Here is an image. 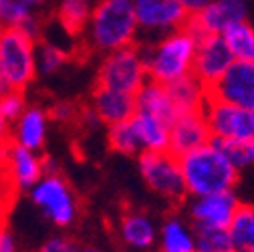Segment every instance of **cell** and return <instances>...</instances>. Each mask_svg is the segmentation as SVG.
I'll use <instances>...</instances> for the list:
<instances>
[{
  "instance_id": "cell-1",
  "label": "cell",
  "mask_w": 254,
  "mask_h": 252,
  "mask_svg": "<svg viewBox=\"0 0 254 252\" xmlns=\"http://www.w3.org/2000/svg\"><path fill=\"white\" fill-rule=\"evenodd\" d=\"M83 37L91 51L101 55L137 45L133 0H95Z\"/></svg>"
},
{
  "instance_id": "cell-2",
  "label": "cell",
  "mask_w": 254,
  "mask_h": 252,
  "mask_svg": "<svg viewBox=\"0 0 254 252\" xmlns=\"http://www.w3.org/2000/svg\"><path fill=\"white\" fill-rule=\"evenodd\" d=\"M186 196H206L216 192L234 190L238 182V170L228 162L222 147L210 139L208 143L178 157Z\"/></svg>"
},
{
  "instance_id": "cell-3",
  "label": "cell",
  "mask_w": 254,
  "mask_h": 252,
  "mask_svg": "<svg viewBox=\"0 0 254 252\" xmlns=\"http://www.w3.org/2000/svg\"><path fill=\"white\" fill-rule=\"evenodd\" d=\"M198 35L188 24L172 33L139 45L147 69V79L160 85H172L192 75Z\"/></svg>"
},
{
  "instance_id": "cell-4",
  "label": "cell",
  "mask_w": 254,
  "mask_h": 252,
  "mask_svg": "<svg viewBox=\"0 0 254 252\" xmlns=\"http://www.w3.org/2000/svg\"><path fill=\"white\" fill-rule=\"evenodd\" d=\"M37 75V39L18 26H4L0 35V81L10 91H24Z\"/></svg>"
},
{
  "instance_id": "cell-5",
  "label": "cell",
  "mask_w": 254,
  "mask_h": 252,
  "mask_svg": "<svg viewBox=\"0 0 254 252\" xmlns=\"http://www.w3.org/2000/svg\"><path fill=\"white\" fill-rule=\"evenodd\" d=\"M147 69L143 61V51L139 45L111 51L103 55L97 69V85L123 91L135 95L147 83Z\"/></svg>"
},
{
  "instance_id": "cell-6",
  "label": "cell",
  "mask_w": 254,
  "mask_h": 252,
  "mask_svg": "<svg viewBox=\"0 0 254 252\" xmlns=\"http://www.w3.org/2000/svg\"><path fill=\"white\" fill-rule=\"evenodd\" d=\"M30 200L53 224L61 228L71 226L79 216L77 194L73 192L71 184L59 174V170L45 174L30 188Z\"/></svg>"
},
{
  "instance_id": "cell-7",
  "label": "cell",
  "mask_w": 254,
  "mask_h": 252,
  "mask_svg": "<svg viewBox=\"0 0 254 252\" xmlns=\"http://www.w3.org/2000/svg\"><path fill=\"white\" fill-rule=\"evenodd\" d=\"M137 170L149 190L170 204H178L186 198V188L178 157L164 151H143L137 155Z\"/></svg>"
},
{
  "instance_id": "cell-8",
  "label": "cell",
  "mask_w": 254,
  "mask_h": 252,
  "mask_svg": "<svg viewBox=\"0 0 254 252\" xmlns=\"http://www.w3.org/2000/svg\"><path fill=\"white\" fill-rule=\"evenodd\" d=\"M202 115L206 119L210 137L214 141H226V139L254 135V117L250 109L220 101L208 95Z\"/></svg>"
},
{
  "instance_id": "cell-9",
  "label": "cell",
  "mask_w": 254,
  "mask_h": 252,
  "mask_svg": "<svg viewBox=\"0 0 254 252\" xmlns=\"http://www.w3.org/2000/svg\"><path fill=\"white\" fill-rule=\"evenodd\" d=\"M133 12L139 37L145 35L149 41L186 26L190 20V14L176 0H133Z\"/></svg>"
},
{
  "instance_id": "cell-10",
  "label": "cell",
  "mask_w": 254,
  "mask_h": 252,
  "mask_svg": "<svg viewBox=\"0 0 254 252\" xmlns=\"http://www.w3.org/2000/svg\"><path fill=\"white\" fill-rule=\"evenodd\" d=\"M208 95L244 109L254 107V61H232L216 85L208 89Z\"/></svg>"
},
{
  "instance_id": "cell-11",
  "label": "cell",
  "mask_w": 254,
  "mask_h": 252,
  "mask_svg": "<svg viewBox=\"0 0 254 252\" xmlns=\"http://www.w3.org/2000/svg\"><path fill=\"white\" fill-rule=\"evenodd\" d=\"M232 61L234 59L222 35H202L198 37V45H196L192 75L206 89H210L226 73V69L232 65Z\"/></svg>"
},
{
  "instance_id": "cell-12",
  "label": "cell",
  "mask_w": 254,
  "mask_h": 252,
  "mask_svg": "<svg viewBox=\"0 0 254 252\" xmlns=\"http://www.w3.org/2000/svg\"><path fill=\"white\" fill-rule=\"evenodd\" d=\"M248 2L246 0H210V2L190 16L188 26L198 37L202 35H222L228 26L246 20Z\"/></svg>"
},
{
  "instance_id": "cell-13",
  "label": "cell",
  "mask_w": 254,
  "mask_h": 252,
  "mask_svg": "<svg viewBox=\"0 0 254 252\" xmlns=\"http://www.w3.org/2000/svg\"><path fill=\"white\" fill-rule=\"evenodd\" d=\"M238 206H240V200L234 194V190L192 198V204H190L192 226L194 228H222V230H226Z\"/></svg>"
},
{
  "instance_id": "cell-14",
  "label": "cell",
  "mask_w": 254,
  "mask_h": 252,
  "mask_svg": "<svg viewBox=\"0 0 254 252\" xmlns=\"http://www.w3.org/2000/svg\"><path fill=\"white\" fill-rule=\"evenodd\" d=\"M210 131L206 119L200 113H182L176 117V121L170 127V141H168V151H172L176 157L192 151L204 143H208Z\"/></svg>"
},
{
  "instance_id": "cell-15",
  "label": "cell",
  "mask_w": 254,
  "mask_h": 252,
  "mask_svg": "<svg viewBox=\"0 0 254 252\" xmlns=\"http://www.w3.org/2000/svg\"><path fill=\"white\" fill-rule=\"evenodd\" d=\"M89 107L93 109L95 115H97L101 125L111 127L115 123L127 121L135 113V99H133V95H129V93L97 85L93 91V95H91Z\"/></svg>"
},
{
  "instance_id": "cell-16",
  "label": "cell",
  "mask_w": 254,
  "mask_h": 252,
  "mask_svg": "<svg viewBox=\"0 0 254 252\" xmlns=\"http://www.w3.org/2000/svg\"><path fill=\"white\" fill-rule=\"evenodd\" d=\"M4 164L18 192L30 190L45 176V157L39 151H30L16 143H10Z\"/></svg>"
},
{
  "instance_id": "cell-17",
  "label": "cell",
  "mask_w": 254,
  "mask_h": 252,
  "mask_svg": "<svg viewBox=\"0 0 254 252\" xmlns=\"http://www.w3.org/2000/svg\"><path fill=\"white\" fill-rule=\"evenodd\" d=\"M49 113L41 107H26L24 113L10 125L12 143L30 151H41L49 133Z\"/></svg>"
},
{
  "instance_id": "cell-18",
  "label": "cell",
  "mask_w": 254,
  "mask_h": 252,
  "mask_svg": "<svg viewBox=\"0 0 254 252\" xmlns=\"http://www.w3.org/2000/svg\"><path fill=\"white\" fill-rule=\"evenodd\" d=\"M119 238L131 250H151L157 242V226L143 210H129L119 220Z\"/></svg>"
},
{
  "instance_id": "cell-19",
  "label": "cell",
  "mask_w": 254,
  "mask_h": 252,
  "mask_svg": "<svg viewBox=\"0 0 254 252\" xmlns=\"http://www.w3.org/2000/svg\"><path fill=\"white\" fill-rule=\"evenodd\" d=\"M133 99H135V113L155 117V119L164 121L166 125H170V127L178 117V111L170 99L166 85L147 81L133 95Z\"/></svg>"
},
{
  "instance_id": "cell-20",
  "label": "cell",
  "mask_w": 254,
  "mask_h": 252,
  "mask_svg": "<svg viewBox=\"0 0 254 252\" xmlns=\"http://www.w3.org/2000/svg\"><path fill=\"white\" fill-rule=\"evenodd\" d=\"M160 252H196V232L188 220L180 216L166 218L157 230Z\"/></svg>"
},
{
  "instance_id": "cell-21",
  "label": "cell",
  "mask_w": 254,
  "mask_h": 252,
  "mask_svg": "<svg viewBox=\"0 0 254 252\" xmlns=\"http://www.w3.org/2000/svg\"><path fill=\"white\" fill-rule=\"evenodd\" d=\"M168 93H170V99H172L178 115L200 113L208 99V89L194 75L184 77V79L168 85Z\"/></svg>"
},
{
  "instance_id": "cell-22",
  "label": "cell",
  "mask_w": 254,
  "mask_h": 252,
  "mask_svg": "<svg viewBox=\"0 0 254 252\" xmlns=\"http://www.w3.org/2000/svg\"><path fill=\"white\" fill-rule=\"evenodd\" d=\"M131 123H133L135 133L139 137V143H141V153L143 151H164V149H168L170 125H166L164 121L155 119V117L141 115V113H133Z\"/></svg>"
},
{
  "instance_id": "cell-23",
  "label": "cell",
  "mask_w": 254,
  "mask_h": 252,
  "mask_svg": "<svg viewBox=\"0 0 254 252\" xmlns=\"http://www.w3.org/2000/svg\"><path fill=\"white\" fill-rule=\"evenodd\" d=\"M226 232H228L232 250L254 252V206L240 202Z\"/></svg>"
},
{
  "instance_id": "cell-24",
  "label": "cell",
  "mask_w": 254,
  "mask_h": 252,
  "mask_svg": "<svg viewBox=\"0 0 254 252\" xmlns=\"http://www.w3.org/2000/svg\"><path fill=\"white\" fill-rule=\"evenodd\" d=\"M93 2L95 0H61L57 6V20L63 33H67L69 37H83Z\"/></svg>"
},
{
  "instance_id": "cell-25",
  "label": "cell",
  "mask_w": 254,
  "mask_h": 252,
  "mask_svg": "<svg viewBox=\"0 0 254 252\" xmlns=\"http://www.w3.org/2000/svg\"><path fill=\"white\" fill-rule=\"evenodd\" d=\"M234 61H254V26L248 20H240L222 33Z\"/></svg>"
},
{
  "instance_id": "cell-26",
  "label": "cell",
  "mask_w": 254,
  "mask_h": 252,
  "mask_svg": "<svg viewBox=\"0 0 254 252\" xmlns=\"http://www.w3.org/2000/svg\"><path fill=\"white\" fill-rule=\"evenodd\" d=\"M71 51L53 41H37V73L55 75L69 63Z\"/></svg>"
},
{
  "instance_id": "cell-27",
  "label": "cell",
  "mask_w": 254,
  "mask_h": 252,
  "mask_svg": "<svg viewBox=\"0 0 254 252\" xmlns=\"http://www.w3.org/2000/svg\"><path fill=\"white\" fill-rule=\"evenodd\" d=\"M107 141H109V147L115 153L135 155V157L141 153V143H139V137H137L135 127L131 123V117L127 121L111 125V127L107 129Z\"/></svg>"
},
{
  "instance_id": "cell-28",
  "label": "cell",
  "mask_w": 254,
  "mask_h": 252,
  "mask_svg": "<svg viewBox=\"0 0 254 252\" xmlns=\"http://www.w3.org/2000/svg\"><path fill=\"white\" fill-rule=\"evenodd\" d=\"M222 151L226 153L228 162L238 170H250L254 168V135L238 137V139H226V141H216Z\"/></svg>"
},
{
  "instance_id": "cell-29",
  "label": "cell",
  "mask_w": 254,
  "mask_h": 252,
  "mask_svg": "<svg viewBox=\"0 0 254 252\" xmlns=\"http://www.w3.org/2000/svg\"><path fill=\"white\" fill-rule=\"evenodd\" d=\"M196 252H226L232 250L228 232L222 228H194Z\"/></svg>"
},
{
  "instance_id": "cell-30",
  "label": "cell",
  "mask_w": 254,
  "mask_h": 252,
  "mask_svg": "<svg viewBox=\"0 0 254 252\" xmlns=\"http://www.w3.org/2000/svg\"><path fill=\"white\" fill-rule=\"evenodd\" d=\"M28 107L26 97H24V91H8L0 97V113L4 115V119L12 125Z\"/></svg>"
},
{
  "instance_id": "cell-31",
  "label": "cell",
  "mask_w": 254,
  "mask_h": 252,
  "mask_svg": "<svg viewBox=\"0 0 254 252\" xmlns=\"http://www.w3.org/2000/svg\"><path fill=\"white\" fill-rule=\"evenodd\" d=\"M47 113H49L51 121H57V123H75L77 115H79V109L71 101H59Z\"/></svg>"
},
{
  "instance_id": "cell-32",
  "label": "cell",
  "mask_w": 254,
  "mask_h": 252,
  "mask_svg": "<svg viewBox=\"0 0 254 252\" xmlns=\"http://www.w3.org/2000/svg\"><path fill=\"white\" fill-rule=\"evenodd\" d=\"M77 250H79V244L73 238H69V236H55L49 242H45L39 252H77Z\"/></svg>"
},
{
  "instance_id": "cell-33",
  "label": "cell",
  "mask_w": 254,
  "mask_h": 252,
  "mask_svg": "<svg viewBox=\"0 0 254 252\" xmlns=\"http://www.w3.org/2000/svg\"><path fill=\"white\" fill-rule=\"evenodd\" d=\"M12 143V135H10V123L4 119V115L0 113V160L6 157V151Z\"/></svg>"
},
{
  "instance_id": "cell-34",
  "label": "cell",
  "mask_w": 254,
  "mask_h": 252,
  "mask_svg": "<svg viewBox=\"0 0 254 252\" xmlns=\"http://www.w3.org/2000/svg\"><path fill=\"white\" fill-rule=\"evenodd\" d=\"M0 252H16V240L8 230V224L0 226Z\"/></svg>"
},
{
  "instance_id": "cell-35",
  "label": "cell",
  "mask_w": 254,
  "mask_h": 252,
  "mask_svg": "<svg viewBox=\"0 0 254 252\" xmlns=\"http://www.w3.org/2000/svg\"><path fill=\"white\" fill-rule=\"evenodd\" d=\"M176 2H178L190 16H192V14H196L198 10H202V8L210 2V0H176Z\"/></svg>"
},
{
  "instance_id": "cell-36",
  "label": "cell",
  "mask_w": 254,
  "mask_h": 252,
  "mask_svg": "<svg viewBox=\"0 0 254 252\" xmlns=\"http://www.w3.org/2000/svg\"><path fill=\"white\" fill-rule=\"evenodd\" d=\"M20 2L22 4H26L28 8H33V10H37V8H41L45 2H47V0H20Z\"/></svg>"
},
{
  "instance_id": "cell-37",
  "label": "cell",
  "mask_w": 254,
  "mask_h": 252,
  "mask_svg": "<svg viewBox=\"0 0 254 252\" xmlns=\"http://www.w3.org/2000/svg\"><path fill=\"white\" fill-rule=\"evenodd\" d=\"M77 252H103V250L95 248V246H79V250H77Z\"/></svg>"
},
{
  "instance_id": "cell-38",
  "label": "cell",
  "mask_w": 254,
  "mask_h": 252,
  "mask_svg": "<svg viewBox=\"0 0 254 252\" xmlns=\"http://www.w3.org/2000/svg\"><path fill=\"white\" fill-rule=\"evenodd\" d=\"M2 30H4V26H2V22H0V35H2Z\"/></svg>"
},
{
  "instance_id": "cell-39",
  "label": "cell",
  "mask_w": 254,
  "mask_h": 252,
  "mask_svg": "<svg viewBox=\"0 0 254 252\" xmlns=\"http://www.w3.org/2000/svg\"><path fill=\"white\" fill-rule=\"evenodd\" d=\"M250 111H252V117H254V107H252V109H250Z\"/></svg>"
},
{
  "instance_id": "cell-40",
  "label": "cell",
  "mask_w": 254,
  "mask_h": 252,
  "mask_svg": "<svg viewBox=\"0 0 254 252\" xmlns=\"http://www.w3.org/2000/svg\"><path fill=\"white\" fill-rule=\"evenodd\" d=\"M226 252H236V250H226Z\"/></svg>"
},
{
  "instance_id": "cell-41",
  "label": "cell",
  "mask_w": 254,
  "mask_h": 252,
  "mask_svg": "<svg viewBox=\"0 0 254 252\" xmlns=\"http://www.w3.org/2000/svg\"><path fill=\"white\" fill-rule=\"evenodd\" d=\"M0 2H2V0H0Z\"/></svg>"
}]
</instances>
